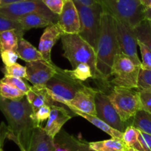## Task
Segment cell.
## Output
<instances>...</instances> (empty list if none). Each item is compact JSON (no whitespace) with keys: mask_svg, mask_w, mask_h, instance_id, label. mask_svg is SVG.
I'll use <instances>...</instances> for the list:
<instances>
[{"mask_svg":"<svg viewBox=\"0 0 151 151\" xmlns=\"http://www.w3.org/2000/svg\"><path fill=\"white\" fill-rule=\"evenodd\" d=\"M0 110L7 121V139L14 142L21 151H26L32 133L38 127L26 96L13 100L0 96Z\"/></svg>","mask_w":151,"mask_h":151,"instance_id":"obj_1","label":"cell"},{"mask_svg":"<svg viewBox=\"0 0 151 151\" xmlns=\"http://www.w3.org/2000/svg\"><path fill=\"white\" fill-rule=\"evenodd\" d=\"M119 51L116 37L115 17L103 10L100 19V30L97 55V70L100 80L108 82L111 77L112 65L115 56Z\"/></svg>","mask_w":151,"mask_h":151,"instance_id":"obj_2","label":"cell"},{"mask_svg":"<svg viewBox=\"0 0 151 151\" xmlns=\"http://www.w3.org/2000/svg\"><path fill=\"white\" fill-rule=\"evenodd\" d=\"M64 53L73 69L80 64H87L91 67L94 79L100 80L97 70V55L94 49L78 33H64L61 36Z\"/></svg>","mask_w":151,"mask_h":151,"instance_id":"obj_3","label":"cell"},{"mask_svg":"<svg viewBox=\"0 0 151 151\" xmlns=\"http://www.w3.org/2000/svg\"><path fill=\"white\" fill-rule=\"evenodd\" d=\"M103 10L134 28L145 19L139 0H96Z\"/></svg>","mask_w":151,"mask_h":151,"instance_id":"obj_4","label":"cell"},{"mask_svg":"<svg viewBox=\"0 0 151 151\" xmlns=\"http://www.w3.org/2000/svg\"><path fill=\"white\" fill-rule=\"evenodd\" d=\"M74 2L81 21V31L78 34L97 51L103 8L98 3L93 6H86L75 0Z\"/></svg>","mask_w":151,"mask_h":151,"instance_id":"obj_5","label":"cell"},{"mask_svg":"<svg viewBox=\"0 0 151 151\" xmlns=\"http://www.w3.org/2000/svg\"><path fill=\"white\" fill-rule=\"evenodd\" d=\"M108 97L124 123L133 121L137 113L142 110L139 93L135 89L114 87Z\"/></svg>","mask_w":151,"mask_h":151,"instance_id":"obj_6","label":"cell"},{"mask_svg":"<svg viewBox=\"0 0 151 151\" xmlns=\"http://www.w3.org/2000/svg\"><path fill=\"white\" fill-rule=\"evenodd\" d=\"M141 67L135 65L126 55L119 53L115 56L111 71L113 78L109 84L114 87L137 89Z\"/></svg>","mask_w":151,"mask_h":151,"instance_id":"obj_7","label":"cell"},{"mask_svg":"<svg viewBox=\"0 0 151 151\" xmlns=\"http://www.w3.org/2000/svg\"><path fill=\"white\" fill-rule=\"evenodd\" d=\"M44 86L54 102L65 105L73 99L83 84L81 81L71 78L64 70L60 69Z\"/></svg>","mask_w":151,"mask_h":151,"instance_id":"obj_8","label":"cell"},{"mask_svg":"<svg viewBox=\"0 0 151 151\" xmlns=\"http://www.w3.org/2000/svg\"><path fill=\"white\" fill-rule=\"evenodd\" d=\"M30 13H39L48 18L54 24L58 23V15L49 10L43 0H24L19 2L0 6V16L8 19L18 20Z\"/></svg>","mask_w":151,"mask_h":151,"instance_id":"obj_9","label":"cell"},{"mask_svg":"<svg viewBox=\"0 0 151 151\" xmlns=\"http://www.w3.org/2000/svg\"><path fill=\"white\" fill-rule=\"evenodd\" d=\"M117 41L120 53L126 55L135 65L141 67L142 62L137 53L138 39L133 28L115 18Z\"/></svg>","mask_w":151,"mask_h":151,"instance_id":"obj_10","label":"cell"},{"mask_svg":"<svg viewBox=\"0 0 151 151\" xmlns=\"http://www.w3.org/2000/svg\"><path fill=\"white\" fill-rule=\"evenodd\" d=\"M97 116L113 128L124 133L126 129L125 123L121 120L119 114L114 107L108 95L97 90L95 96Z\"/></svg>","mask_w":151,"mask_h":151,"instance_id":"obj_11","label":"cell"},{"mask_svg":"<svg viewBox=\"0 0 151 151\" xmlns=\"http://www.w3.org/2000/svg\"><path fill=\"white\" fill-rule=\"evenodd\" d=\"M27 78L33 85L45 84L60 68L54 63L44 60H37L26 62Z\"/></svg>","mask_w":151,"mask_h":151,"instance_id":"obj_12","label":"cell"},{"mask_svg":"<svg viewBox=\"0 0 151 151\" xmlns=\"http://www.w3.org/2000/svg\"><path fill=\"white\" fill-rule=\"evenodd\" d=\"M97 90L83 85L76 93L72 101L65 104L71 110H75L83 113L97 115L95 96Z\"/></svg>","mask_w":151,"mask_h":151,"instance_id":"obj_13","label":"cell"},{"mask_svg":"<svg viewBox=\"0 0 151 151\" xmlns=\"http://www.w3.org/2000/svg\"><path fill=\"white\" fill-rule=\"evenodd\" d=\"M58 24L64 33H79L81 31V21L74 0H64L63 10L58 16Z\"/></svg>","mask_w":151,"mask_h":151,"instance_id":"obj_14","label":"cell"},{"mask_svg":"<svg viewBox=\"0 0 151 151\" xmlns=\"http://www.w3.org/2000/svg\"><path fill=\"white\" fill-rule=\"evenodd\" d=\"M63 34L64 32L58 23L53 24L45 28L40 38L38 50L47 62L52 63L51 59L52 48Z\"/></svg>","mask_w":151,"mask_h":151,"instance_id":"obj_15","label":"cell"},{"mask_svg":"<svg viewBox=\"0 0 151 151\" xmlns=\"http://www.w3.org/2000/svg\"><path fill=\"white\" fill-rule=\"evenodd\" d=\"M72 115L65 107L54 105L51 107V113L47 119L45 127H43L44 131L53 139L60 131L63 126L72 118Z\"/></svg>","mask_w":151,"mask_h":151,"instance_id":"obj_16","label":"cell"},{"mask_svg":"<svg viewBox=\"0 0 151 151\" xmlns=\"http://www.w3.org/2000/svg\"><path fill=\"white\" fill-rule=\"evenodd\" d=\"M55 147L54 139L50 137L42 127L34 130L26 151H53Z\"/></svg>","mask_w":151,"mask_h":151,"instance_id":"obj_17","label":"cell"},{"mask_svg":"<svg viewBox=\"0 0 151 151\" xmlns=\"http://www.w3.org/2000/svg\"><path fill=\"white\" fill-rule=\"evenodd\" d=\"M26 98L32 106L34 113L44 105L52 107L55 105V102L50 96L44 84L31 86L26 94Z\"/></svg>","mask_w":151,"mask_h":151,"instance_id":"obj_18","label":"cell"},{"mask_svg":"<svg viewBox=\"0 0 151 151\" xmlns=\"http://www.w3.org/2000/svg\"><path fill=\"white\" fill-rule=\"evenodd\" d=\"M16 52L19 58L26 62L37 60L46 61L38 49L35 48L29 41L24 39V37L19 38Z\"/></svg>","mask_w":151,"mask_h":151,"instance_id":"obj_19","label":"cell"},{"mask_svg":"<svg viewBox=\"0 0 151 151\" xmlns=\"http://www.w3.org/2000/svg\"><path fill=\"white\" fill-rule=\"evenodd\" d=\"M18 22L22 25L24 30L26 31L32 28H47L53 25L51 20L39 13H30L21 17L18 19Z\"/></svg>","mask_w":151,"mask_h":151,"instance_id":"obj_20","label":"cell"},{"mask_svg":"<svg viewBox=\"0 0 151 151\" xmlns=\"http://www.w3.org/2000/svg\"><path fill=\"white\" fill-rule=\"evenodd\" d=\"M90 148L96 151H128L129 147L124 143L122 139L111 138L99 142H88Z\"/></svg>","mask_w":151,"mask_h":151,"instance_id":"obj_21","label":"cell"},{"mask_svg":"<svg viewBox=\"0 0 151 151\" xmlns=\"http://www.w3.org/2000/svg\"><path fill=\"white\" fill-rule=\"evenodd\" d=\"M24 32L16 30L0 33V52L4 50L16 51L19 38L24 36Z\"/></svg>","mask_w":151,"mask_h":151,"instance_id":"obj_22","label":"cell"},{"mask_svg":"<svg viewBox=\"0 0 151 151\" xmlns=\"http://www.w3.org/2000/svg\"><path fill=\"white\" fill-rule=\"evenodd\" d=\"M72 112H73L74 113L79 115V116H81L83 118H86V120H88L90 123H91L94 126L98 127L99 129H100L101 130L104 131L105 133L109 134V136H111V138H118V139H122L123 133H122V132L119 131V130H116V129L113 128L112 127L109 126L105 121H103V120L99 118L97 115H88V114L83 113H81L78 110H72Z\"/></svg>","mask_w":151,"mask_h":151,"instance_id":"obj_23","label":"cell"},{"mask_svg":"<svg viewBox=\"0 0 151 151\" xmlns=\"http://www.w3.org/2000/svg\"><path fill=\"white\" fill-rule=\"evenodd\" d=\"M131 125L137 130L151 135V113L140 110L133 118Z\"/></svg>","mask_w":151,"mask_h":151,"instance_id":"obj_24","label":"cell"},{"mask_svg":"<svg viewBox=\"0 0 151 151\" xmlns=\"http://www.w3.org/2000/svg\"><path fill=\"white\" fill-rule=\"evenodd\" d=\"M65 73L73 79L84 81L88 78H94L92 70L87 64H80L73 70H64Z\"/></svg>","mask_w":151,"mask_h":151,"instance_id":"obj_25","label":"cell"},{"mask_svg":"<svg viewBox=\"0 0 151 151\" xmlns=\"http://www.w3.org/2000/svg\"><path fill=\"white\" fill-rule=\"evenodd\" d=\"M139 130H137L133 125L126 127L125 132L123 133L122 141L129 148H134L139 151H143L142 147L138 140Z\"/></svg>","mask_w":151,"mask_h":151,"instance_id":"obj_26","label":"cell"},{"mask_svg":"<svg viewBox=\"0 0 151 151\" xmlns=\"http://www.w3.org/2000/svg\"><path fill=\"white\" fill-rule=\"evenodd\" d=\"M134 31L138 41L144 43L151 50V25L149 21L145 19L134 28Z\"/></svg>","mask_w":151,"mask_h":151,"instance_id":"obj_27","label":"cell"},{"mask_svg":"<svg viewBox=\"0 0 151 151\" xmlns=\"http://www.w3.org/2000/svg\"><path fill=\"white\" fill-rule=\"evenodd\" d=\"M0 96L7 99H18L26 96L24 93L16 87L0 79Z\"/></svg>","mask_w":151,"mask_h":151,"instance_id":"obj_28","label":"cell"},{"mask_svg":"<svg viewBox=\"0 0 151 151\" xmlns=\"http://www.w3.org/2000/svg\"><path fill=\"white\" fill-rule=\"evenodd\" d=\"M1 72L4 76H12L16 78H27V69L26 67L22 66L17 62L10 66H4L1 68Z\"/></svg>","mask_w":151,"mask_h":151,"instance_id":"obj_29","label":"cell"},{"mask_svg":"<svg viewBox=\"0 0 151 151\" xmlns=\"http://www.w3.org/2000/svg\"><path fill=\"white\" fill-rule=\"evenodd\" d=\"M10 30H16L18 31L25 32L22 25L17 20H13V19L0 16V33Z\"/></svg>","mask_w":151,"mask_h":151,"instance_id":"obj_30","label":"cell"},{"mask_svg":"<svg viewBox=\"0 0 151 151\" xmlns=\"http://www.w3.org/2000/svg\"><path fill=\"white\" fill-rule=\"evenodd\" d=\"M151 89V69L140 68L138 78L137 90Z\"/></svg>","mask_w":151,"mask_h":151,"instance_id":"obj_31","label":"cell"},{"mask_svg":"<svg viewBox=\"0 0 151 151\" xmlns=\"http://www.w3.org/2000/svg\"><path fill=\"white\" fill-rule=\"evenodd\" d=\"M1 81L13 85V87H16L21 91L24 93L25 94L27 93L30 89L31 86L28 85L25 81H23L22 78H16V77H12V76H4V78H1Z\"/></svg>","mask_w":151,"mask_h":151,"instance_id":"obj_32","label":"cell"},{"mask_svg":"<svg viewBox=\"0 0 151 151\" xmlns=\"http://www.w3.org/2000/svg\"><path fill=\"white\" fill-rule=\"evenodd\" d=\"M138 46H139L142 59L141 68L144 69H151V50L147 45L139 41H138Z\"/></svg>","mask_w":151,"mask_h":151,"instance_id":"obj_33","label":"cell"},{"mask_svg":"<svg viewBox=\"0 0 151 151\" xmlns=\"http://www.w3.org/2000/svg\"><path fill=\"white\" fill-rule=\"evenodd\" d=\"M50 113H51V107L49 105H44L34 113V119L38 127H41L42 123L48 119Z\"/></svg>","mask_w":151,"mask_h":151,"instance_id":"obj_34","label":"cell"},{"mask_svg":"<svg viewBox=\"0 0 151 151\" xmlns=\"http://www.w3.org/2000/svg\"><path fill=\"white\" fill-rule=\"evenodd\" d=\"M142 104V110L150 112L151 110V89L138 90Z\"/></svg>","mask_w":151,"mask_h":151,"instance_id":"obj_35","label":"cell"},{"mask_svg":"<svg viewBox=\"0 0 151 151\" xmlns=\"http://www.w3.org/2000/svg\"><path fill=\"white\" fill-rule=\"evenodd\" d=\"M0 56L4 66H10L16 63V61L19 58L17 52L13 50H4L0 52Z\"/></svg>","mask_w":151,"mask_h":151,"instance_id":"obj_36","label":"cell"},{"mask_svg":"<svg viewBox=\"0 0 151 151\" xmlns=\"http://www.w3.org/2000/svg\"><path fill=\"white\" fill-rule=\"evenodd\" d=\"M46 6L56 15H60L63 10L64 0H43Z\"/></svg>","mask_w":151,"mask_h":151,"instance_id":"obj_37","label":"cell"},{"mask_svg":"<svg viewBox=\"0 0 151 151\" xmlns=\"http://www.w3.org/2000/svg\"><path fill=\"white\" fill-rule=\"evenodd\" d=\"M138 140L143 151H151V135L139 130Z\"/></svg>","mask_w":151,"mask_h":151,"instance_id":"obj_38","label":"cell"},{"mask_svg":"<svg viewBox=\"0 0 151 151\" xmlns=\"http://www.w3.org/2000/svg\"><path fill=\"white\" fill-rule=\"evenodd\" d=\"M71 141H72V144H73L74 146L75 147V149L76 150H80V151H96L92 150L91 148H90V147L88 146V144L87 142H86L85 141H81L78 140V139H75L73 136H71L70 137Z\"/></svg>","mask_w":151,"mask_h":151,"instance_id":"obj_39","label":"cell"},{"mask_svg":"<svg viewBox=\"0 0 151 151\" xmlns=\"http://www.w3.org/2000/svg\"><path fill=\"white\" fill-rule=\"evenodd\" d=\"M9 130L7 124L4 122H1L0 124V148L2 147L4 142L6 139H7L8 136Z\"/></svg>","mask_w":151,"mask_h":151,"instance_id":"obj_40","label":"cell"},{"mask_svg":"<svg viewBox=\"0 0 151 151\" xmlns=\"http://www.w3.org/2000/svg\"><path fill=\"white\" fill-rule=\"evenodd\" d=\"M75 1H78L81 4H84V5L86 6H93L94 4H97V1L96 0H75Z\"/></svg>","mask_w":151,"mask_h":151,"instance_id":"obj_41","label":"cell"},{"mask_svg":"<svg viewBox=\"0 0 151 151\" xmlns=\"http://www.w3.org/2000/svg\"><path fill=\"white\" fill-rule=\"evenodd\" d=\"M24 1V0H1V3H0V6L7 5L10 4H13L16 2H19V1Z\"/></svg>","mask_w":151,"mask_h":151,"instance_id":"obj_42","label":"cell"},{"mask_svg":"<svg viewBox=\"0 0 151 151\" xmlns=\"http://www.w3.org/2000/svg\"><path fill=\"white\" fill-rule=\"evenodd\" d=\"M53 151H71L68 147H66L64 146L59 144L55 143V150Z\"/></svg>","mask_w":151,"mask_h":151,"instance_id":"obj_43","label":"cell"},{"mask_svg":"<svg viewBox=\"0 0 151 151\" xmlns=\"http://www.w3.org/2000/svg\"><path fill=\"white\" fill-rule=\"evenodd\" d=\"M139 1L144 6L145 8L151 10V0H139Z\"/></svg>","mask_w":151,"mask_h":151,"instance_id":"obj_44","label":"cell"},{"mask_svg":"<svg viewBox=\"0 0 151 151\" xmlns=\"http://www.w3.org/2000/svg\"><path fill=\"white\" fill-rule=\"evenodd\" d=\"M145 19L149 21V22H150L151 25V10L150 9H145Z\"/></svg>","mask_w":151,"mask_h":151,"instance_id":"obj_45","label":"cell"},{"mask_svg":"<svg viewBox=\"0 0 151 151\" xmlns=\"http://www.w3.org/2000/svg\"><path fill=\"white\" fill-rule=\"evenodd\" d=\"M128 151H139V150L134 149V148H129V149L128 150Z\"/></svg>","mask_w":151,"mask_h":151,"instance_id":"obj_46","label":"cell"},{"mask_svg":"<svg viewBox=\"0 0 151 151\" xmlns=\"http://www.w3.org/2000/svg\"><path fill=\"white\" fill-rule=\"evenodd\" d=\"M0 151H3V149H2V147H1V148H0Z\"/></svg>","mask_w":151,"mask_h":151,"instance_id":"obj_47","label":"cell"},{"mask_svg":"<svg viewBox=\"0 0 151 151\" xmlns=\"http://www.w3.org/2000/svg\"><path fill=\"white\" fill-rule=\"evenodd\" d=\"M75 151H80V150H75Z\"/></svg>","mask_w":151,"mask_h":151,"instance_id":"obj_48","label":"cell"},{"mask_svg":"<svg viewBox=\"0 0 151 151\" xmlns=\"http://www.w3.org/2000/svg\"><path fill=\"white\" fill-rule=\"evenodd\" d=\"M150 113H151V110H150Z\"/></svg>","mask_w":151,"mask_h":151,"instance_id":"obj_49","label":"cell"}]
</instances>
